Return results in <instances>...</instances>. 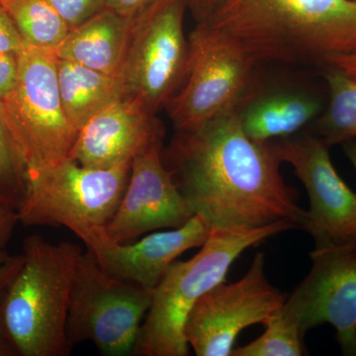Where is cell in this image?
Masks as SVG:
<instances>
[{
    "label": "cell",
    "mask_w": 356,
    "mask_h": 356,
    "mask_svg": "<svg viewBox=\"0 0 356 356\" xmlns=\"http://www.w3.org/2000/svg\"><path fill=\"white\" fill-rule=\"evenodd\" d=\"M18 79V56L0 53V100L15 88Z\"/></svg>",
    "instance_id": "484cf974"
},
{
    "label": "cell",
    "mask_w": 356,
    "mask_h": 356,
    "mask_svg": "<svg viewBox=\"0 0 356 356\" xmlns=\"http://www.w3.org/2000/svg\"><path fill=\"white\" fill-rule=\"evenodd\" d=\"M70 29L79 27L106 9L107 0H47Z\"/></svg>",
    "instance_id": "603a6c76"
},
{
    "label": "cell",
    "mask_w": 356,
    "mask_h": 356,
    "mask_svg": "<svg viewBox=\"0 0 356 356\" xmlns=\"http://www.w3.org/2000/svg\"><path fill=\"white\" fill-rule=\"evenodd\" d=\"M204 22L257 65L324 72L334 58L356 54L353 0H226Z\"/></svg>",
    "instance_id": "7a4b0ae2"
},
{
    "label": "cell",
    "mask_w": 356,
    "mask_h": 356,
    "mask_svg": "<svg viewBox=\"0 0 356 356\" xmlns=\"http://www.w3.org/2000/svg\"><path fill=\"white\" fill-rule=\"evenodd\" d=\"M18 222L19 217L17 209L0 201V264L6 261L11 257L7 254L6 248L13 238L14 229Z\"/></svg>",
    "instance_id": "d4e9b609"
},
{
    "label": "cell",
    "mask_w": 356,
    "mask_h": 356,
    "mask_svg": "<svg viewBox=\"0 0 356 356\" xmlns=\"http://www.w3.org/2000/svg\"><path fill=\"white\" fill-rule=\"evenodd\" d=\"M173 181L213 232L250 231L289 222L303 227L299 192L281 175L269 144L250 139L235 112L177 132L163 149Z\"/></svg>",
    "instance_id": "6da1fadb"
},
{
    "label": "cell",
    "mask_w": 356,
    "mask_h": 356,
    "mask_svg": "<svg viewBox=\"0 0 356 356\" xmlns=\"http://www.w3.org/2000/svg\"><path fill=\"white\" fill-rule=\"evenodd\" d=\"M291 229H296L291 222H280L250 231L213 232L192 259L173 262L154 289L132 355H188L185 323L198 300L225 282L232 264L245 250Z\"/></svg>",
    "instance_id": "277c9868"
},
{
    "label": "cell",
    "mask_w": 356,
    "mask_h": 356,
    "mask_svg": "<svg viewBox=\"0 0 356 356\" xmlns=\"http://www.w3.org/2000/svg\"><path fill=\"white\" fill-rule=\"evenodd\" d=\"M280 163H287L305 186L310 200L302 229L315 248L336 247L356 240V193L339 177L330 146L310 132L269 143Z\"/></svg>",
    "instance_id": "7c38bea8"
},
{
    "label": "cell",
    "mask_w": 356,
    "mask_h": 356,
    "mask_svg": "<svg viewBox=\"0 0 356 356\" xmlns=\"http://www.w3.org/2000/svg\"><path fill=\"white\" fill-rule=\"evenodd\" d=\"M310 257V273L287 297L283 313L304 336L318 325H334L343 355L356 356V240L315 248Z\"/></svg>",
    "instance_id": "4fadbf2b"
},
{
    "label": "cell",
    "mask_w": 356,
    "mask_h": 356,
    "mask_svg": "<svg viewBox=\"0 0 356 356\" xmlns=\"http://www.w3.org/2000/svg\"><path fill=\"white\" fill-rule=\"evenodd\" d=\"M210 234L206 222L195 215L173 231L151 234L134 243L112 240L104 227L86 229L77 236L104 273L154 290L177 257L191 248L202 247Z\"/></svg>",
    "instance_id": "9a60e30c"
},
{
    "label": "cell",
    "mask_w": 356,
    "mask_h": 356,
    "mask_svg": "<svg viewBox=\"0 0 356 356\" xmlns=\"http://www.w3.org/2000/svg\"><path fill=\"white\" fill-rule=\"evenodd\" d=\"M330 67H336L346 76L356 81V54L334 58Z\"/></svg>",
    "instance_id": "f546056e"
},
{
    "label": "cell",
    "mask_w": 356,
    "mask_h": 356,
    "mask_svg": "<svg viewBox=\"0 0 356 356\" xmlns=\"http://www.w3.org/2000/svg\"><path fill=\"white\" fill-rule=\"evenodd\" d=\"M266 332L252 343L236 348L232 356H302L308 355L304 334L298 324L283 313L276 312L264 324Z\"/></svg>",
    "instance_id": "44dd1931"
},
{
    "label": "cell",
    "mask_w": 356,
    "mask_h": 356,
    "mask_svg": "<svg viewBox=\"0 0 356 356\" xmlns=\"http://www.w3.org/2000/svg\"><path fill=\"white\" fill-rule=\"evenodd\" d=\"M81 247L27 236L24 262L0 299V330L17 356H65L70 288Z\"/></svg>",
    "instance_id": "3957f363"
},
{
    "label": "cell",
    "mask_w": 356,
    "mask_h": 356,
    "mask_svg": "<svg viewBox=\"0 0 356 356\" xmlns=\"http://www.w3.org/2000/svg\"><path fill=\"white\" fill-rule=\"evenodd\" d=\"M264 267L266 257L259 252L242 280L220 283L198 300L184 327L196 355L232 356L241 332L264 324L282 308L287 296L269 283Z\"/></svg>",
    "instance_id": "8fae6325"
},
{
    "label": "cell",
    "mask_w": 356,
    "mask_h": 356,
    "mask_svg": "<svg viewBox=\"0 0 356 356\" xmlns=\"http://www.w3.org/2000/svg\"><path fill=\"white\" fill-rule=\"evenodd\" d=\"M26 46L57 50L70 29L47 0H0Z\"/></svg>",
    "instance_id": "ffe728a7"
},
{
    "label": "cell",
    "mask_w": 356,
    "mask_h": 356,
    "mask_svg": "<svg viewBox=\"0 0 356 356\" xmlns=\"http://www.w3.org/2000/svg\"><path fill=\"white\" fill-rule=\"evenodd\" d=\"M153 293L132 281L112 277L88 250L81 252L67 308L70 350L91 341L103 355H132Z\"/></svg>",
    "instance_id": "52a82bcc"
},
{
    "label": "cell",
    "mask_w": 356,
    "mask_h": 356,
    "mask_svg": "<svg viewBox=\"0 0 356 356\" xmlns=\"http://www.w3.org/2000/svg\"><path fill=\"white\" fill-rule=\"evenodd\" d=\"M226 0H186L187 8L191 10L197 23L209 19Z\"/></svg>",
    "instance_id": "83f0119b"
},
{
    "label": "cell",
    "mask_w": 356,
    "mask_h": 356,
    "mask_svg": "<svg viewBox=\"0 0 356 356\" xmlns=\"http://www.w3.org/2000/svg\"><path fill=\"white\" fill-rule=\"evenodd\" d=\"M353 1H355V2H356V0H353Z\"/></svg>",
    "instance_id": "d6a6232c"
},
{
    "label": "cell",
    "mask_w": 356,
    "mask_h": 356,
    "mask_svg": "<svg viewBox=\"0 0 356 356\" xmlns=\"http://www.w3.org/2000/svg\"><path fill=\"white\" fill-rule=\"evenodd\" d=\"M324 76L329 100L323 114L307 130L327 146L356 139V81L336 67H327Z\"/></svg>",
    "instance_id": "d6986e66"
},
{
    "label": "cell",
    "mask_w": 356,
    "mask_h": 356,
    "mask_svg": "<svg viewBox=\"0 0 356 356\" xmlns=\"http://www.w3.org/2000/svg\"><path fill=\"white\" fill-rule=\"evenodd\" d=\"M195 216L163 161V143L137 154L120 204L105 233L118 243L163 228H178Z\"/></svg>",
    "instance_id": "5bb4252c"
},
{
    "label": "cell",
    "mask_w": 356,
    "mask_h": 356,
    "mask_svg": "<svg viewBox=\"0 0 356 356\" xmlns=\"http://www.w3.org/2000/svg\"><path fill=\"white\" fill-rule=\"evenodd\" d=\"M132 16L106 8L70 30L55 51L63 60L119 76L130 36Z\"/></svg>",
    "instance_id": "e0dca14e"
},
{
    "label": "cell",
    "mask_w": 356,
    "mask_h": 356,
    "mask_svg": "<svg viewBox=\"0 0 356 356\" xmlns=\"http://www.w3.org/2000/svg\"><path fill=\"white\" fill-rule=\"evenodd\" d=\"M165 131L156 115L137 99L125 97L90 119L79 131L69 159L90 168H111L163 143Z\"/></svg>",
    "instance_id": "2e32d148"
},
{
    "label": "cell",
    "mask_w": 356,
    "mask_h": 356,
    "mask_svg": "<svg viewBox=\"0 0 356 356\" xmlns=\"http://www.w3.org/2000/svg\"><path fill=\"white\" fill-rule=\"evenodd\" d=\"M151 1L153 0H107L106 7L122 15L132 16Z\"/></svg>",
    "instance_id": "f1b7e54d"
},
{
    "label": "cell",
    "mask_w": 356,
    "mask_h": 356,
    "mask_svg": "<svg viewBox=\"0 0 356 356\" xmlns=\"http://www.w3.org/2000/svg\"><path fill=\"white\" fill-rule=\"evenodd\" d=\"M0 356H17L1 330H0Z\"/></svg>",
    "instance_id": "1f68e13d"
},
{
    "label": "cell",
    "mask_w": 356,
    "mask_h": 356,
    "mask_svg": "<svg viewBox=\"0 0 356 356\" xmlns=\"http://www.w3.org/2000/svg\"><path fill=\"white\" fill-rule=\"evenodd\" d=\"M57 72L63 107L79 131L103 109L129 97L119 76L60 58H57Z\"/></svg>",
    "instance_id": "ac0fdd59"
},
{
    "label": "cell",
    "mask_w": 356,
    "mask_h": 356,
    "mask_svg": "<svg viewBox=\"0 0 356 356\" xmlns=\"http://www.w3.org/2000/svg\"><path fill=\"white\" fill-rule=\"evenodd\" d=\"M26 47L13 20L0 4V53L19 56Z\"/></svg>",
    "instance_id": "cb8c5ba5"
},
{
    "label": "cell",
    "mask_w": 356,
    "mask_h": 356,
    "mask_svg": "<svg viewBox=\"0 0 356 356\" xmlns=\"http://www.w3.org/2000/svg\"><path fill=\"white\" fill-rule=\"evenodd\" d=\"M343 145L344 154L350 159L351 165H353L356 172V139L348 140V142H346Z\"/></svg>",
    "instance_id": "4dcf8cb0"
},
{
    "label": "cell",
    "mask_w": 356,
    "mask_h": 356,
    "mask_svg": "<svg viewBox=\"0 0 356 356\" xmlns=\"http://www.w3.org/2000/svg\"><path fill=\"white\" fill-rule=\"evenodd\" d=\"M24 262L23 254L11 255L6 261L0 264V299L3 296L9 284L19 273Z\"/></svg>",
    "instance_id": "4316f807"
},
{
    "label": "cell",
    "mask_w": 356,
    "mask_h": 356,
    "mask_svg": "<svg viewBox=\"0 0 356 356\" xmlns=\"http://www.w3.org/2000/svg\"><path fill=\"white\" fill-rule=\"evenodd\" d=\"M188 42L186 76L165 106L177 132L197 130L235 112L259 65L206 22L197 23Z\"/></svg>",
    "instance_id": "ba28073f"
},
{
    "label": "cell",
    "mask_w": 356,
    "mask_h": 356,
    "mask_svg": "<svg viewBox=\"0 0 356 356\" xmlns=\"http://www.w3.org/2000/svg\"><path fill=\"white\" fill-rule=\"evenodd\" d=\"M327 100L324 72L259 65L235 113L250 139L269 144L305 132Z\"/></svg>",
    "instance_id": "30bf717a"
},
{
    "label": "cell",
    "mask_w": 356,
    "mask_h": 356,
    "mask_svg": "<svg viewBox=\"0 0 356 356\" xmlns=\"http://www.w3.org/2000/svg\"><path fill=\"white\" fill-rule=\"evenodd\" d=\"M131 163L102 170L67 159L51 168L28 172L25 198L17 210L19 222L65 227L76 236L106 226L127 187Z\"/></svg>",
    "instance_id": "8992f818"
},
{
    "label": "cell",
    "mask_w": 356,
    "mask_h": 356,
    "mask_svg": "<svg viewBox=\"0 0 356 356\" xmlns=\"http://www.w3.org/2000/svg\"><path fill=\"white\" fill-rule=\"evenodd\" d=\"M186 0H153L134 14L119 77L129 97L156 115L184 83L188 67Z\"/></svg>",
    "instance_id": "9c48e42d"
},
{
    "label": "cell",
    "mask_w": 356,
    "mask_h": 356,
    "mask_svg": "<svg viewBox=\"0 0 356 356\" xmlns=\"http://www.w3.org/2000/svg\"><path fill=\"white\" fill-rule=\"evenodd\" d=\"M28 166L0 112V201L19 209L27 189Z\"/></svg>",
    "instance_id": "7402d4cb"
},
{
    "label": "cell",
    "mask_w": 356,
    "mask_h": 356,
    "mask_svg": "<svg viewBox=\"0 0 356 356\" xmlns=\"http://www.w3.org/2000/svg\"><path fill=\"white\" fill-rule=\"evenodd\" d=\"M57 58L55 51L26 47L18 56L15 88L0 100V112L22 152L28 172L69 159L79 135L60 100Z\"/></svg>",
    "instance_id": "5b68a950"
}]
</instances>
